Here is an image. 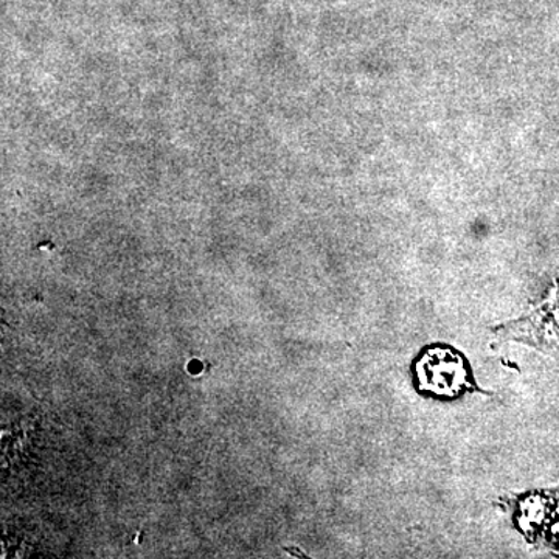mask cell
<instances>
[{"instance_id":"obj_1","label":"cell","mask_w":559,"mask_h":559,"mask_svg":"<svg viewBox=\"0 0 559 559\" xmlns=\"http://www.w3.org/2000/svg\"><path fill=\"white\" fill-rule=\"evenodd\" d=\"M419 389L433 395L454 396L469 385L465 360L451 348H432L417 362Z\"/></svg>"}]
</instances>
